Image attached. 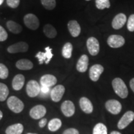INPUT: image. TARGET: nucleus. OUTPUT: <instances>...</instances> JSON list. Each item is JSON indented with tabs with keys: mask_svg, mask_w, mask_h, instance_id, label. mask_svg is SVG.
I'll list each match as a JSON object with an SVG mask.
<instances>
[{
	"mask_svg": "<svg viewBox=\"0 0 134 134\" xmlns=\"http://www.w3.org/2000/svg\"><path fill=\"white\" fill-rule=\"evenodd\" d=\"M112 85L114 91L120 98L122 99L126 98L128 96V89L124 81L121 78H116L113 80Z\"/></svg>",
	"mask_w": 134,
	"mask_h": 134,
	"instance_id": "f257e3e1",
	"label": "nucleus"
},
{
	"mask_svg": "<svg viewBox=\"0 0 134 134\" xmlns=\"http://www.w3.org/2000/svg\"><path fill=\"white\" fill-rule=\"evenodd\" d=\"M7 104L9 109L14 113H20L24 109V104L21 99L16 96H11L8 99Z\"/></svg>",
	"mask_w": 134,
	"mask_h": 134,
	"instance_id": "f03ea898",
	"label": "nucleus"
},
{
	"mask_svg": "<svg viewBox=\"0 0 134 134\" xmlns=\"http://www.w3.org/2000/svg\"><path fill=\"white\" fill-rule=\"evenodd\" d=\"M24 22L27 27L29 28V29L34 31L39 27V20L37 17L34 14L29 13V14H26L24 17Z\"/></svg>",
	"mask_w": 134,
	"mask_h": 134,
	"instance_id": "7ed1b4c3",
	"label": "nucleus"
},
{
	"mask_svg": "<svg viewBox=\"0 0 134 134\" xmlns=\"http://www.w3.org/2000/svg\"><path fill=\"white\" fill-rule=\"evenodd\" d=\"M41 91V86L36 80H30L27 84L26 92L31 98H34L39 94Z\"/></svg>",
	"mask_w": 134,
	"mask_h": 134,
	"instance_id": "20e7f679",
	"label": "nucleus"
},
{
	"mask_svg": "<svg viewBox=\"0 0 134 134\" xmlns=\"http://www.w3.org/2000/svg\"><path fill=\"white\" fill-rule=\"evenodd\" d=\"M134 120V113L133 111L129 110L125 113L123 115L117 124V127L120 130L126 128Z\"/></svg>",
	"mask_w": 134,
	"mask_h": 134,
	"instance_id": "39448f33",
	"label": "nucleus"
},
{
	"mask_svg": "<svg viewBox=\"0 0 134 134\" xmlns=\"http://www.w3.org/2000/svg\"><path fill=\"white\" fill-rule=\"evenodd\" d=\"M45 50H46L45 52H38L36 55V57L38 59L40 65H42L43 62L46 63V64H48L53 56V53L52 52V49L50 47H47Z\"/></svg>",
	"mask_w": 134,
	"mask_h": 134,
	"instance_id": "423d86ee",
	"label": "nucleus"
},
{
	"mask_svg": "<svg viewBox=\"0 0 134 134\" xmlns=\"http://www.w3.org/2000/svg\"><path fill=\"white\" fill-rule=\"evenodd\" d=\"M106 109L113 114L117 115L120 113L122 110V105L119 101L115 99H110L105 103Z\"/></svg>",
	"mask_w": 134,
	"mask_h": 134,
	"instance_id": "0eeeda50",
	"label": "nucleus"
},
{
	"mask_svg": "<svg viewBox=\"0 0 134 134\" xmlns=\"http://www.w3.org/2000/svg\"><path fill=\"white\" fill-rule=\"evenodd\" d=\"M87 48L90 54L93 56H96L99 52V43L95 37H91L87 40Z\"/></svg>",
	"mask_w": 134,
	"mask_h": 134,
	"instance_id": "6e6552de",
	"label": "nucleus"
},
{
	"mask_svg": "<svg viewBox=\"0 0 134 134\" xmlns=\"http://www.w3.org/2000/svg\"><path fill=\"white\" fill-rule=\"evenodd\" d=\"M29 49V45L25 42H19L11 45L7 48L10 53H16L19 52H26Z\"/></svg>",
	"mask_w": 134,
	"mask_h": 134,
	"instance_id": "1a4fd4ad",
	"label": "nucleus"
},
{
	"mask_svg": "<svg viewBox=\"0 0 134 134\" xmlns=\"http://www.w3.org/2000/svg\"><path fill=\"white\" fill-rule=\"evenodd\" d=\"M65 91V88L63 85H59L55 86L50 91V97L53 101L59 102L62 99Z\"/></svg>",
	"mask_w": 134,
	"mask_h": 134,
	"instance_id": "9d476101",
	"label": "nucleus"
},
{
	"mask_svg": "<svg viewBox=\"0 0 134 134\" xmlns=\"http://www.w3.org/2000/svg\"><path fill=\"white\" fill-rule=\"evenodd\" d=\"M124 43V38L119 35H111L108 38V44L112 48H119Z\"/></svg>",
	"mask_w": 134,
	"mask_h": 134,
	"instance_id": "9b49d317",
	"label": "nucleus"
},
{
	"mask_svg": "<svg viewBox=\"0 0 134 134\" xmlns=\"http://www.w3.org/2000/svg\"><path fill=\"white\" fill-rule=\"evenodd\" d=\"M46 108L42 105H37L33 107L30 110V116L34 119H39L46 114Z\"/></svg>",
	"mask_w": 134,
	"mask_h": 134,
	"instance_id": "f8f14e48",
	"label": "nucleus"
},
{
	"mask_svg": "<svg viewBox=\"0 0 134 134\" xmlns=\"http://www.w3.org/2000/svg\"><path fill=\"white\" fill-rule=\"evenodd\" d=\"M104 71V68L102 65L99 64H96L92 66L90 69L89 75L90 78L92 81H97L99 79L100 75Z\"/></svg>",
	"mask_w": 134,
	"mask_h": 134,
	"instance_id": "ddd939ff",
	"label": "nucleus"
},
{
	"mask_svg": "<svg viewBox=\"0 0 134 134\" xmlns=\"http://www.w3.org/2000/svg\"><path fill=\"white\" fill-rule=\"evenodd\" d=\"M61 110L62 113L66 117H71L75 112L74 104L71 100H65L62 104Z\"/></svg>",
	"mask_w": 134,
	"mask_h": 134,
	"instance_id": "4468645a",
	"label": "nucleus"
},
{
	"mask_svg": "<svg viewBox=\"0 0 134 134\" xmlns=\"http://www.w3.org/2000/svg\"><path fill=\"white\" fill-rule=\"evenodd\" d=\"M127 21L126 16L123 13L116 15L112 22V26L114 29H119L124 26Z\"/></svg>",
	"mask_w": 134,
	"mask_h": 134,
	"instance_id": "2eb2a0df",
	"label": "nucleus"
},
{
	"mask_svg": "<svg viewBox=\"0 0 134 134\" xmlns=\"http://www.w3.org/2000/svg\"><path fill=\"white\" fill-rule=\"evenodd\" d=\"M57 80L56 77L50 74L43 75L40 80L41 86L48 87V88H50V87L54 86L57 83Z\"/></svg>",
	"mask_w": 134,
	"mask_h": 134,
	"instance_id": "dca6fc26",
	"label": "nucleus"
},
{
	"mask_svg": "<svg viewBox=\"0 0 134 134\" xmlns=\"http://www.w3.org/2000/svg\"><path fill=\"white\" fill-rule=\"evenodd\" d=\"M68 29L71 36L73 37H78L81 32V27H80L79 23L75 20H72L68 22Z\"/></svg>",
	"mask_w": 134,
	"mask_h": 134,
	"instance_id": "f3484780",
	"label": "nucleus"
},
{
	"mask_svg": "<svg viewBox=\"0 0 134 134\" xmlns=\"http://www.w3.org/2000/svg\"><path fill=\"white\" fill-rule=\"evenodd\" d=\"M80 105L81 110L86 114H91L93 110V104L89 99L83 97L80 100Z\"/></svg>",
	"mask_w": 134,
	"mask_h": 134,
	"instance_id": "a211bd4d",
	"label": "nucleus"
},
{
	"mask_svg": "<svg viewBox=\"0 0 134 134\" xmlns=\"http://www.w3.org/2000/svg\"><path fill=\"white\" fill-rule=\"evenodd\" d=\"M89 63L88 57L86 55H81L76 64V69L79 72L84 73L88 69Z\"/></svg>",
	"mask_w": 134,
	"mask_h": 134,
	"instance_id": "6ab92c4d",
	"label": "nucleus"
},
{
	"mask_svg": "<svg viewBox=\"0 0 134 134\" xmlns=\"http://www.w3.org/2000/svg\"><path fill=\"white\" fill-rule=\"evenodd\" d=\"M25 78L24 75L18 74L14 77L12 82L13 88L16 91L21 90L24 85Z\"/></svg>",
	"mask_w": 134,
	"mask_h": 134,
	"instance_id": "aec40b11",
	"label": "nucleus"
},
{
	"mask_svg": "<svg viewBox=\"0 0 134 134\" xmlns=\"http://www.w3.org/2000/svg\"><path fill=\"white\" fill-rule=\"evenodd\" d=\"M16 66L21 70H29L33 68V63L29 60L21 59L16 63Z\"/></svg>",
	"mask_w": 134,
	"mask_h": 134,
	"instance_id": "412c9836",
	"label": "nucleus"
},
{
	"mask_svg": "<svg viewBox=\"0 0 134 134\" xmlns=\"http://www.w3.org/2000/svg\"><path fill=\"white\" fill-rule=\"evenodd\" d=\"M24 130V127L21 124H15L10 125L6 129V134H21Z\"/></svg>",
	"mask_w": 134,
	"mask_h": 134,
	"instance_id": "4be33fe9",
	"label": "nucleus"
},
{
	"mask_svg": "<svg viewBox=\"0 0 134 134\" xmlns=\"http://www.w3.org/2000/svg\"><path fill=\"white\" fill-rule=\"evenodd\" d=\"M6 26L10 32L16 34L21 33L23 31V27L21 25L13 21H8L6 23Z\"/></svg>",
	"mask_w": 134,
	"mask_h": 134,
	"instance_id": "5701e85b",
	"label": "nucleus"
},
{
	"mask_svg": "<svg viewBox=\"0 0 134 134\" xmlns=\"http://www.w3.org/2000/svg\"><path fill=\"white\" fill-rule=\"evenodd\" d=\"M43 31L44 34L49 38H55L57 34V32L55 28L49 24L45 25L43 27Z\"/></svg>",
	"mask_w": 134,
	"mask_h": 134,
	"instance_id": "b1692460",
	"label": "nucleus"
},
{
	"mask_svg": "<svg viewBox=\"0 0 134 134\" xmlns=\"http://www.w3.org/2000/svg\"><path fill=\"white\" fill-rule=\"evenodd\" d=\"M62 126L61 120L58 118H54L52 119L48 124V128L52 132H55L58 130Z\"/></svg>",
	"mask_w": 134,
	"mask_h": 134,
	"instance_id": "393cba45",
	"label": "nucleus"
},
{
	"mask_svg": "<svg viewBox=\"0 0 134 134\" xmlns=\"http://www.w3.org/2000/svg\"><path fill=\"white\" fill-rule=\"evenodd\" d=\"M73 50V46L71 43L67 42L64 45L62 48V55L65 58H71Z\"/></svg>",
	"mask_w": 134,
	"mask_h": 134,
	"instance_id": "a878e982",
	"label": "nucleus"
},
{
	"mask_svg": "<svg viewBox=\"0 0 134 134\" xmlns=\"http://www.w3.org/2000/svg\"><path fill=\"white\" fill-rule=\"evenodd\" d=\"M93 134H108V129L103 123H98L93 129Z\"/></svg>",
	"mask_w": 134,
	"mask_h": 134,
	"instance_id": "bb28decb",
	"label": "nucleus"
},
{
	"mask_svg": "<svg viewBox=\"0 0 134 134\" xmlns=\"http://www.w3.org/2000/svg\"><path fill=\"white\" fill-rule=\"evenodd\" d=\"M9 94V89L4 83H0V101H4Z\"/></svg>",
	"mask_w": 134,
	"mask_h": 134,
	"instance_id": "cd10ccee",
	"label": "nucleus"
},
{
	"mask_svg": "<svg viewBox=\"0 0 134 134\" xmlns=\"http://www.w3.org/2000/svg\"><path fill=\"white\" fill-rule=\"evenodd\" d=\"M42 4L47 10H52L56 6L55 0H41Z\"/></svg>",
	"mask_w": 134,
	"mask_h": 134,
	"instance_id": "c85d7f7f",
	"label": "nucleus"
},
{
	"mask_svg": "<svg viewBox=\"0 0 134 134\" xmlns=\"http://www.w3.org/2000/svg\"><path fill=\"white\" fill-rule=\"evenodd\" d=\"M96 6L99 9L109 8L110 4L109 0H96Z\"/></svg>",
	"mask_w": 134,
	"mask_h": 134,
	"instance_id": "c756f323",
	"label": "nucleus"
},
{
	"mask_svg": "<svg viewBox=\"0 0 134 134\" xmlns=\"http://www.w3.org/2000/svg\"><path fill=\"white\" fill-rule=\"evenodd\" d=\"M9 75V70L6 65L3 63H0V78L1 79H6Z\"/></svg>",
	"mask_w": 134,
	"mask_h": 134,
	"instance_id": "7c9ffc66",
	"label": "nucleus"
},
{
	"mask_svg": "<svg viewBox=\"0 0 134 134\" xmlns=\"http://www.w3.org/2000/svg\"><path fill=\"white\" fill-rule=\"evenodd\" d=\"M127 29L130 32L134 31V14L130 15L127 22Z\"/></svg>",
	"mask_w": 134,
	"mask_h": 134,
	"instance_id": "2f4dec72",
	"label": "nucleus"
},
{
	"mask_svg": "<svg viewBox=\"0 0 134 134\" xmlns=\"http://www.w3.org/2000/svg\"><path fill=\"white\" fill-rule=\"evenodd\" d=\"M8 37L7 32L2 26H0V42L5 41L8 38Z\"/></svg>",
	"mask_w": 134,
	"mask_h": 134,
	"instance_id": "473e14b6",
	"label": "nucleus"
},
{
	"mask_svg": "<svg viewBox=\"0 0 134 134\" xmlns=\"http://www.w3.org/2000/svg\"><path fill=\"white\" fill-rule=\"evenodd\" d=\"M7 4L11 8H16L19 6L20 0H6Z\"/></svg>",
	"mask_w": 134,
	"mask_h": 134,
	"instance_id": "72a5a7b5",
	"label": "nucleus"
},
{
	"mask_svg": "<svg viewBox=\"0 0 134 134\" xmlns=\"http://www.w3.org/2000/svg\"><path fill=\"white\" fill-rule=\"evenodd\" d=\"M63 134H80L79 131L75 128H70L65 130Z\"/></svg>",
	"mask_w": 134,
	"mask_h": 134,
	"instance_id": "f704fd0d",
	"label": "nucleus"
},
{
	"mask_svg": "<svg viewBox=\"0 0 134 134\" xmlns=\"http://www.w3.org/2000/svg\"><path fill=\"white\" fill-rule=\"evenodd\" d=\"M41 91L42 94L43 95V96H44V95H47L50 92V88L41 86Z\"/></svg>",
	"mask_w": 134,
	"mask_h": 134,
	"instance_id": "c9c22d12",
	"label": "nucleus"
},
{
	"mask_svg": "<svg viewBox=\"0 0 134 134\" xmlns=\"http://www.w3.org/2000/svg\"><path fill=\"white\" fill-rule=\"evenodd\" d=\"M47 119H42L40 120V122H38V125H39V127H41V128H43V127L46 126V125L47 124Z\"/></svg>",
	"mask_w": 134,
	"mask_h": 134,
	"instance_id": "e433bc0d",
	"label": "nucleus"
},
{
	"mask_svg": "<svg viewBox=\"0 0 134 134\" xmlns=\"http://www.w3.org/2000/svg\"><path fill=\"white\" fill-rule=\"evenodd\" d=\"M130 88L132 89V91L134 93V78H132V79L130 80Z\"/></svg>",
	"mask_w": 134,
	"mask_h": 134,
	"instance_id": "4c0bfd02",
	"label": "nucleus"
},
{
	"mask_svg": "<svg viewBox=\"0 0 134 134\" xmlns=\"http://www.w3.org/2000/svg\"><path fill=\"white\" fill-rule=\"evenodd\" d=\"M110 134H122L121 133H120L119 132H117V131H113L110 133Z\"/></svg>",
	"mask_w": 134,
	"mask_h": 134,
	"instance_id": "58836bf2",
	"label": "nucleus"
},
{
	"mask_svg": "<svg viewBox=\"0 0 134 134\" xmlns=\"http://www.w3.org/2000/svg\"><path fill=\"white\" fill-rule=\"evenodd\" d=\"M3 118V113L0 110V120H1V119Z\"/></svg>",
	"mask_w": 134,
	"mask_h": 134,
	"instance_id": "ea45409f",
	"label": "nucleus"
},
{
	"mask_svg": "<svg viewBox=\"0 0 134 134\" xmlns=\"http://www.w3.org/2000/svg\"><path fill=\"white\" fill-rule=\"evenodd\" d=\"M3 1H4V0H0V6L3 4Z\"/></svg>",
	"mask_w": 134,
	"mask_h": 134,
	"instance_id": "a19ab883",
	"label": "nucleus"
},
{
	"mask_svg": "<svg viewBox=\"0 0 134 134\" xmlns=\"http://www.w3.org/2000/svg\"><path fill=\"white\" fill-rule=\"evenodd\" d=\"M27 134H37V133H28Z\"/></svg>",
	"mask_w": 134,
	"mask_h": 134,
	"instance_id": "79ce46f5",
	"label": "nucleus"
},
{
	"mask_svg": "<svg viewBox=\"0 0 134 134\" xmlns=\"http://www.w3.org/2000/svg\"><path fill=\"white\" fill-rule=\"evenodd\" d=\"M86 1H90V0H86Z\"/></svg>",
	"mask_w": 134,
	"mask_h": 134,
	"instance_id": "37998d69",
	"label": "nucleus"
}]
</instances>
